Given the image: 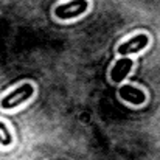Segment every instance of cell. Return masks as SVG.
Listing matches in <instances>:
<instances>
[{
  "label": "cell",
  "mask_w": 160,
  "mask_h": 160,
  "mask_svg": "<svg viewBox=\"0 0 160 160\" xmlns=\"http://www.w3.org/2000/svg\"><path fill=\"white\" fill-rule=\"evenodd\" d=\"M34 95V87L30 82H25L22 86H19L17 89H14L12 92H9L8 95H5L0 100V107L5 110L14 109V107L23 104L25 101H28L31 97Z\"/></svg>",
  "instance_id": "cell-1"
},
{
  "label": "cell",
  "mask_w": 160,
  "mask_h": 160,
  "mask_svg": "<svg viewBox=\"0 0 160 160\" xmlns=\"http://www.w3.org/2000/svg\"><path fill=\"white\" fill-rule=\"evenodd\" d=\"M89 9V0H70L54 8V16L61 20H68L82 16Z\"/></svg>",
  "instance_id": "cell-2"
},
{
  "label": "cell",
  "mask_w": 160,
  "mask_h": 160,
  "mask_svg": "<svg viewBox=\"0 0 160 160\" xmlns=\"http://www.w3.org/2000/svg\"><path fill=\"white\" fill-rule=\"evenodd\" d=\"M148 45H149V36L145 34V33H140V34H135L134 38L128 39L126 42L120 44L117 47V53L121 54V56H128V54H132V53H140Z\"/></svg>",
  "instance_id": "cell-3"
},
{
  "label": "cell",
  "mask_w": 160,
  "mask_h": 160,
  "mask_svg": "<svg viewBox=\"0 0 160 160\" xmlns=\"http://www.w3.org/2000/svg\"><path fill=\"white\" fill-rule=\"evenodd\" d=\"M118 97L129 103V104H134V106H142L145 101H146V93L138 89V87H134L131 84H124L118 89Z\"/></svg>",
  "instance_id": "cell-4"
},
{
  "label": "cell",
  "mask_w": 160,
  "mask_h": 160,
  "mask_svg": "<svg viewBox=\"0 0 160 160\" xmlns=\"http://www.w3.org/2000/svg\"><path fill=\"white\" fill-rule=\"evenodd\" d=\"M132 65H134V61L129 59V58H121V59L115 61V64L110 68V81L112 82H121L129 75V72L132 70Z\"/></svg>",
  "instance_id": "cell-5"
},
{
  "label": "cell",
  "mask_w": 160,
  "mask_h": 160,
  "mask_svg": "<svg viewBox=\"0 0 160 160\" xmlns=\"http://www.w3.org/2000/svg\"><path fill=\"white\" fill-rule=\"evenodd\" d=\"M11 143H12V135H11V132L8 131L6 124H5L3 121H0V145L9 146Z\"/></svg>",
  "instance_id": "cell-6"
}]
</instances>
